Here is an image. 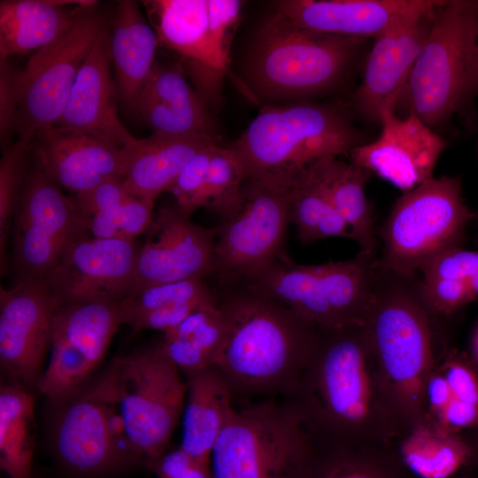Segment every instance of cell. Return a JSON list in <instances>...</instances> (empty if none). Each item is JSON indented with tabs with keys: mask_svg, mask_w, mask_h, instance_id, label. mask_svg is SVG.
I'll use <instances>...</instances> for the list:
<instances>
[{
	"mask_svg": "<svg viewBox=\"0 0 478 478\" xmlns=\"http://www.w3.org/2000/svg\"><path fill=\"white\" fill-rule=\"evenodd\" d=\"M318 451L386 448L405 433L365 326L322 330L289 396Z\"/></svg>",
	"mask_w": 478,
	"mask_h": 478,
	"instance_id": "1",
	"label": "cell"
},
{
	"mask_svg": "<svg viewBox=\"0 0 478 478\" xmlns=\"http://www.w3.org/2000/svg\"><path fill=\"white\" fill-rule=\"evenodd\" d=\"M218 301L227 335L215 366L234 399L289 396L322 330L246 287L222 289Z\"/></svg>",
	"mask_w": 478,
	"mask_h": 478,
	"instance_id": "2",
	"label": "cell"
},
{
	"mask_svg": "<svg viewBox=\"0 0 478 478\" xmlns=\"http://www.w3.org/2000/svg\"><path fill=\"white\" fill-rule=\"evenodd\" d=\"M410 277L382 268L366 331L405 435L426 422L425 387L436 360L431 312ZM404 435V436H405Z\"/></svg>",
	"mask_w": 478,
	"mask_h": 478,
	"instance_id": "3",
	"label": "cell"
},
{
	"mask_svg": "<svg viewBox=\"0 0 478 478\" xmlns=\"http://www.w3.org/2000/svg\"><path fill=\"white\" fill-rule=\"evenodd\" d=\"M361 40L306 29L274 11L253 37L245 82L254 97L266 102L323 93L343 80Z\"/></svg>",
	"mask_w": 478,
	"mask_h": 478,
	"instance_id": "4",
	"label": "cell"
},
{
	"mask_svg": "<svg viewBox=\"0 0 478 478\" xmlns=\"http://www.w3.org/2000/svg\"><path fill=\"white\" fill-rule=\"evenodd\" d=\"M360 144L359 131L343 112L303 102L264 107L229 147L242 158L246 177L291 180L310 164L349 156Z\"/></svg>",
	"mask_w": 478,
	"mask_h": 478,
	"instance_id": "5",
	"label": "cell"
},
{
	"mask_svg": "<svg viewBox=\"0 0 478 478\" xmlns=\"http://www.w3.org/2000/svg\"><path fill=\"white\" fill-rule=\"evenodd\" d=\"M478 0L443 1L409 78L397 97L430 127L459 112L475 94L474 46Z\"/></svg>",
	"mask_w": 478,
	"mask_h": 478,
	"instance_id": "6",
	"label": "cell"
},
{
	"mask_svg": "<svg viewBox=\"0 0 478 478\" xmlns=\"http://www.w3.org/2000/svg\"><path fill=\"white\" fill-rule=\"evenodd\" d=\"M317 449L286 400L235 408L211 456L214 478H309Z\"/></svg>",
	"mask_w": 478,
	"mask_h": 478,
	"instance_id": "7",
	"label": "cell"
},
{
	"mask_svg": "<svg viewBox=\"0 0 478 478\" xmlns=\"http://www.w3.org/2000/svg\"><path fill=\"white\" fill-rule=\"evenodd\" d=\"M52 405L53 451L69 472L96 477L144 466L128 443L110 363Z\"/></svg>",
	"mask_w": 478,
	"mask_h": 478,
	"instance_id": "8",
	"label": "cell"
},
{
	"mask_svg": "<svg viewBox=\"0 0 478 478\" xmlns=\"http://www.w3.org/2000/svg\"><path fill=\"white\" fill-rule=\"evenodd\" d=\"M291 181L246 177L241 209L217 227L212 275L222 289L245 286L274 265L290 259L285 245Z\"/></svg>",
	"mask_w": 478,
	"mask_h": 478,
	"instance_id": "9",
	"label": "cell"
},
{
	"mask_svg": "<svg viewBox=\"0 0 478 478\" xmlns=\"http://www.w3.org/2000/svg\"><path fill=\"white\" fill-rule=\"evenodd\" d=\"M474 214L456 177H432L404 193L382 230V268L412 277L444 251L459 247Z\"/></svg>",
	"mask_w": 478,
	"mask_h": 478,
	"instance_id": "10",
	"label": "cell"
},
{
	"mask_svg": "<svg viewBox=\"0 0 478 478\" xmlns=\"http://www.w3.org/2000/svg\"><path fill=\"white\" fill-rule=\"evenodd\" d=\"M110 365L128 443L147 467L166 451L182 414L185 381L160 342L114 357Z\"/></svg>",
	"mask_w": 478,
	"mask_h": 478,
	"instance_id": "11",
	"label": "cell"
},
{
	"mask_svg": "<svg viewBox=\"0 0 478 478\" xmlns=\"http://www.w3.org/2000/svg\"><path fill=\"white\" fill-rule=\"evenodd\" d=\"M89 235L73 197L66 196L34 161L11 230L15 281H43L69 247Z\"/></svg>",
	"mask_w": 478,
	"mask_h": 478,
	"instance_id": "12",
	"label": "cell"
},
{
	"mask_svg": "<svg viewBox=\"0 0 478 478\" xmlns=\"http://www.w3.org/2000/svg\"><path fill=\"white\" fill-rule=\"evenodd\" d=\"M81 11L62 35L35 51L22 70L16 133L31 143L60 118L78 73L104 28V18Z\"/></svg>",
	"mask_w": 478,
	"mask_h": 478,
	"instance_id": "13",
	"label": "cell"
},
{
	"mask_svg": "<svg viewBox=\"0 0 478 478\" xmlns=\"http://www.w3.org/2000/svg\"><path fill=\"white\" fill-rule=\"evenodd\" d=\"M120 303L96 300L57 307L50 360L36 385L51 404L73 394L96 374L122 325Z\"/></svg>",
	"mask_w": 478,
	"mask_h": 478,
	"instance_id": "14",
	"label": "cell"
},
{
	"mask_svg": "<svg viewBox=\"0 0 478 478\" xmlns=\"http://www.w3.org/2000/svg\"><path fill=\"white\" fill-rule=\"evenodd\" d=\"M59 302L42 280H17L0 289V365L8 382L29 390L45 369Z\"/></svg>",
	"mask_w": 478,
	"mask_h": 478,
	"instance_id": "15",
	"label": "cell"
},
{
	"mask_svg": "<svg viewBox=\"0 0 478 478\" xmlns=\"http://www.w3.org/2000/svg\"><path fill=\"white\" fill-rule=\"evenodd\" d=\"M139 249L136 240L86 235L69 247L43 281L59 305L121 302L134 293Z\"/></svg>",
	"mask_w": 478,
	"mask_h": 478,
	"instance_id": "16",
	"label": "cell"
},
{
	"mask_svg": "<svg viewBox=\"0 0 478 478\" xmlns=\"http://www.w3.org/2000/svg\"><path fill=\"white\" fill-rule=\"evenodd\" d=\"M144 235L132 296L152 286L212 275L217 227L194 223L174 203L155 212Z\"/></svg>",
	"mask_w": 478,
	"mask_h": 478,
	"instance_id": "17",
	"label": "cell"
},
{
	"mask_svg": "<svg viewBox=\"0 0 478 478\" xmlns=\"http://www.w3.org/2000/svg\"><path fill=\"white\" fill-rule=\"evenodd\" d=\"M379 122V136L355 147L349 154L351 162L404 193L434 177L444 139L415 114L397 115L391 104L382 110Z\"/></svg>",
	"mask_w": 478,
	"mask_h": 478,
	"instance_id": "18",
	"label": "cell"
},
{
	"mask_svg": "<svg viewBox=\"0 0 478 478\" xmlns=\"http://www.w3.org/2000/svg\"><path fill=\"white\" fill-rule=\"evenodd\" d=\"M35 162L61 189L80 194L111 179L123 180L129 147L55 126L35 136Z\"/></svg>",
	"mask_w": 478,
	"mask_h": 478,
	"instance_id": "19",
	"label": "cell"
},
{
	"mask_svg": "<svg viewBox=\"0 0 478 478\" xmlns=\"http://www.w3.org/2000/svg\"><path fill=\"white\" fill-rule=\"evenodd\" d=\"M440 0H281L274 11L298 26L321 34L377 37L410 18L435 11Z\"/></svg>",
	"mask_w": 478,
	"mask_h": 478,
	"instance_id": "20",
	"label": "cell"
},
{
	"mask_svg": "<svg viewBox=\"0 0 478 478\" xmlns=\"http://www.w3.org/2000/svg\"><path fill=\"white\" fill-rule=\"evenodd\" d=\"M435 11L404 20L374 38L354 96L358 110L368 120L379 122L386 106L395 107L428 35Z\"/></svg>",
	"mask_w": 478,
	"mask_h": 478,
	"instance_id": "21",
	"label": "cell"
},
{
	"mask_svg": "<svg viewBox=\"0 0 478 478\" xmlns=\"http://www.w3.org/2000/svg\"><path fill=\"white\" fill-rule=\"evenodd\" d=\"M110 60V39L104 28L82 65L64 111L54 126L126 148L137 138L119 118Z\"/></svg>",
	"mask_w": 478,
	"mask_h": 478,
	"instance_id": "22",
	"label": "cell"
},
{
	"mask_svg": "<svg viewBox=\"0 0 478 478\" xmlns=\"http://www.w3.org/2000/svg\"><path fill=\"white\" fill-rule=\"evenodd\" d=\"M158 44L181 54L198 81L200 97L217 105L224 73L217 67L209 40L207 0L143 2Z\"/></svg>",
	"mask_w": 478,
	"mask_h": 478,
	"instance_id": "23",
	"label": "cell"
},
{
	"mask_svg": "<svg viewBox=\"0 0 478 478\" xmlns=\"http://www.w3.org/2000/svg\"><path fill=\"white\" fill-rule=\"evenodd\" d=\"M136 114L153 133L216 137L207 105L191 89L181 63H155L139 96Z\"/></svg>",
	"mask_w": 478,
	"mask_h": 478,
	"instance_id": "24",
	"label": "cell"
},
{
	"mask_svg": "<svg viewBox=\"0 0 478 478\" xmlns=\"http://www.w3.org/2000/svg\"><path fill=\"white\" fill-rule=\"evenodd\" d=\"M217 143L208 135H168L152 133L129 147L124 187L132 195L156 201L167 192L187 163L200 150Z\"/></svg>",
	"mask_w": 478,
	"mask_h": 478,
	"instance_id": "25",
	"label": "cell"
},
{
	"mask_svg": "<svg viewBox=\"0 0 478 478\" xmlns=\"http://www.w3.org/2000/svg\"><path fill=\"white\" fill-rule=\"evenodd\" d=\"M184 375L186 397L180 447L192 457L211 464L215 443L235 409L234 397L215 366Z\"/></svg>",
	"mask_w": 478,
	"mask_h": 478,
	"instance_id": "26",
	"label": "cell"
},
{
	"mask_svg": "<svg viewBox=\"0 0 478 478\" xmlns=\"http://www.w3.org/2000/svg\"><path fill=\"white\" fill-rule=\"evenodd\" d=\"M110 54L123 105L136 113L143 88L156 63L157 35L138 4L119 2L113 17Z\"/></svg>",
	"mask_w": 478,
	"mask_h": 478,
	"instance_id": "27",
	"label": "cell"
},
{
	"mask_svg": "<svg viewBox=\"0 0 478 478\" xmlns=\"http://www.w3.org/2000/svg\"><path fill=\"white\" fill-rule=\"evenodd\" d=\"M91 236L136 240L154 216L155 201L130 194L120 179H111L73 197Z\"/></svg>",
	"mask_w": 478,
	"mask_h": 478,
	"instance_id": "28",
	"label": "cell"
},
{
	"mask_svg": "<svg viewBox=\"0 0 478 478\" xmlns=\"http://www.w3.org/2000/svg\"><path fill=\"white\" fill-rule=\"evenodd\" d=\"M307 166L347 224L359 252L375 254L378 243L372 210L366 196V185L371 173L336 157L324 158Z\"/></svg>",
	"mask_w": 478,
	"mask_h": 478,
	"instance_id": "29",
	"label": "cell"
},
{
	"mask_svg": "<svg viewBox=\"0 0 478 478\" xmlns=\"http://www.w3.org/2000/svg\"><path fill=\"white\" fill-rule=\"evenodd\" d=\"M81 12L54 0H2L0 60L50 43L73 25Z\"/></svg>",
	"mask_w": 478,
	"mask_h": 478,
	"instance_id": "30",
	"label": "cell"
},
{
	"mask_svg": "<svg viewBox=\"0 0 478 478\" xmlns=\"http://www.w3.org/2000/svg\"><path fill=\"white\" fill-rule=\"evenodd\" d=\"M242 287L284 305L319 329L343 328L321 292L315 265L281 261Z\"/></svg>",
	"mask_w": 478,
	"mask_h": 478,
	"instance_id": "31",
	"label": "cell"
},
{
	"mask_svg": "<svg viewBox=\"0 0 478 478\" xmlns=\"http://www.w3.org/2000/svg\"><path fill=\"white\" fill-rule=\"evenodd\" d=\"M378 266L374 254L362 252L349 260L315 265L321 292L343 328L366 325Z\"/></svg>",
	"mask_w": 478,
	"mask_h": 478,
	"instance_id": "32",
	"label": "cell"
},
{
	"mask_svg": "<svg viewBox=\"0 0 478 478\" xmlns=\"http://www.w3.org/2000/svg\"><path fill=\"white\" fill-rule=\"evenodd\" d=\"M227 335L220 304L200 307L160 342L165 355L183 374L215 366Z\"/></svg>",
	"mask_w": 478,
	"mask_h": 478,
	"instance_id": "33",
	"label": "cell"
},
{
	"mask_svg": "<svg viewBox=\"0 0 478 478\" xmlns=\"http://www.w3.org/2000/svg\"><path fill=\"white\" fill-rule=\"evenodd\" d=\"M35 395L5 381L0 386V467L9 478H33Z\"/></svg>",
	"mask_w": 478,
	"mask_h": 478,
	"instance_id": "34",
	"label": "cell"
},
{
	"mask_svg": "<svg viewBox=\"0 0 478 478\" xmlns=\"http://www.w3.org/2000/svg\"><path fill=\"white\" fill-rule=\"evenodd\" d=\"M397 456L418 478H452L470 466L472 451L461 434L424 422L400 439Z\"/></svg>",
	"mask_w": 478,
	"mask_h": 478,
	"instance_id": "35",
	"label": "cell"
},
{
	"mask_svg": "<svg viewBox=\"0 0 478 478\" xmlns=\"http://www.w3.org/2000/svg\"><path fill=\"white\" fill-rule=\"evenodd\" d=\"M289 221L303 245L329 237L351 239L349 227L335 210L308 166L292 179L289 191Z\"/></svg>",
	"mask_w": 478,
	"mask_h": 478,
	"instance_id": "36",
	"label": "cell"
},
{
	"mask_svg": "<svg viewBox=\"0 0 478 478\" xmlns=\"http://www.w3.org/2000/svg\"><path fill=\"white\" fill-rule=\"evenodd\" d=\"M402 466L386 448L318 451L309 478H401Z\"/></svg>",
	"mask_w": 478,
	"mask_h": 478,
	"instance_id": "37",
	"label": "cell"
},
{
	"mask_svg": "<svg viewBox=\"0 0 478 478\" xmlns=\"http://www.w3.org/2000/svg\"><path fill=\"white\" fill-rule=\"evenodd\" d=\"M245 179V166L240 156L229 146L217 144L208 169L207 208L219 216L220 222L229 220L241 209Z\"/></svg>",
	"mask_w": 478,
	"mask_h": 478,
	"instance_id": "38",
	"label": "cell"
},
{
	"mask_svg": "<svg viewBox=\"0 0 478 478\" xmlns=\"http://www.w3.org/2000/svg\"><path fill=\"white\" fill-rule=\"evenodd\" d=\"M30 143L17 139L3 150L0 160V268L6 274L10 268L7 247L18 201L28 169L27 153Z\"/></svg>",
	"mask_w": 478,
	"mask_h": 478,
	"instance_id": "39",
	"label": "cell"
},
{
	"mask_svg": "<svg viewBox=\"0 0 478 478\" xmlns=\"http://www.w3.org/2000/svg\"><path fill=\"white\" fill-rule=\"evenodd\" d=\"M218 298L208 287L204 278H192L150 287L120 303L121 322L145 312L185 303H217Z\"/></svg>",
	"mask_w": 478,
	"mask_h": 478,
	"instance_id": "40",
	"label": "cell"
},
{
	"mask_svg": "<svg viewBox=\"0 0 478 478\" xmlns=\"http://www.w3.org/2000/svg\"><path fill=\"white\" fill-rule=\"evenodd\" d=\"M213 143L195 155L183 167L167 192L171 193L179 209L187 216L200 207H208V169Z\"/></svg>",
	"mask_w": 478,
	"mask_h": 478,
	"instance_id": "41",
	"label": "cell"
},
{
	"mask_svg": "<svg viewBox=\"0 0 478 478\" xmlns=\"http://www.w3.org/2000/svg\"><path fill=\"white\" fill-rule=\"evenodd\" d=\"M242 6L243 2L239 0H207L211 50L218 69L224 74Z\"/></svg>",
	"mask_w": 478,
	"mask_h": 478,
	"instance_id": "42",
	"label": "cell"
},
{
	"mask_svg": "<svg viewBox=\"0 0 478 478\" xmlns=\"http://www.w3.org/2000/svg\"><path fill=\"white\" fill-rule=\"evenodd\" d=\"M437 368L447 381L453 397L478 406V369L466 356L451 350Z\"/></svg>",
	"mask_w": 478,
	"mask_h": 478,
	"instance_id": "43",
	"label": "cell"
},
{
	"mask_svg": "<svg viewBox=\"0 0 478 478\" xmlns=\"http://www.w3.org/2000/svg\"><path fill=\"white\" fill-rule=\"evenodd\" d=\"M420 294L431 313L451 314L472 302L466 281L423 279Z\"/></svg>",
	"mask_w": 478,
	"mask_h": 478,
	"instance_id": "44",
	"label": "cell"
},
{
	"mask_svg": "<svg viewBox=\"0 0 478 478\" xmlns=\"http://www.w3.org/2000/svg\"><path fill=\"white\" fill-rule=\"evenodd\" d=\"M22 70L0 60V138L3 150L9 147L10 138L16 133L20 102Z\"/></svg>",
	"mask_w": 478,
	"mask_h": 478,
	"instance_id": "45",
	"label": "cell"
},
{
	"mask_svg": "<svg viewBox=\"0 0 478 478\" xmlns=\"http://www.w3.org/2000/svg\"><path fill=\"white\" fill-rule=\"evenodd\" d=\"M421 272L423 279L466 281L478 274V251L464 250L460 246L452 248L436 257Z\"/></svg>",
	"mask_w": 478,
	"mask_h": 478,
	"instance_id": "46",
	"label": "cell"
},
{
	"mask_svg": "<svg viewBox=\"0 0 478 478\" xmlns=\"http://www.w3.org/2000/svg\"><path fill=\"white\" fill-rule=\"evenodd\" d=\"M158 478H214L211 464L203 462L181 447L166 451L147 466Z\"/></svg>",
	"mask_w": 478,
	"mask_h": 478,
	"instance_id": "47",
	"label": "cell"
},
{
	"mask_svg": "<svg viewBox=\"0 0 478 478\" xmlns=\"http://www.w3.org/2000/svg\"><path fill=\"white\" fill-rule=\"evenodd\" d=\"M432 425L451 434H461L478 425V406L453 397Z\"/></svg>",
	"mask_w": 478,
	"mask_h": 478,
	"instance_id": "48",
	"label": "cell"
},
{
	"mask_svg": "<svg viewBox=\"0 0 478 478\" xmlns=\"http://www.w3.org/2000/svg\"><path fill=\"white\" fill-rule=\"evenodd\" d=\"M452 399L451 388L436 366L425 387L426 422L435 423Z\"/></svg>",
	"mask_w": 478,
	"mask_h": 478,
	"instance_id": "49",
	"label": "cell"
},
{
	"mask_svg": "<svg viewBox=\"0 0 478 478\" xmlns=\"http://www.w3.org/2000/svg\"><path fill=\"white\" fill-rule=\"evenodd\" d=\"M461 435L466 440L472 451L470 466L478 469V425L461 433Z\"/></svg>",
	"mask_w": 478,
	"mask_h": 478,
	"instance_id": "50",
	"label": "cell"
},
{
	"mask_svg": "<svg viewBox=\"0 0 478 478\" xmlns=\"http://www.w3.org/2000/svg\"><path fill=\"white\" fill-rule=\"evenodd\" d=\"M474 88L478 93V16L475 26V46H474Z\"/></svg>",
	"mask_w": 478,
	"mask_h": 478,
	"instance_id": "51",
	"label": "cell"
},
{
	"mask_svg": "<svg viewBox=\"0 0 478 478\" xmlns=\"http://www.w3.org/2000/svg\"><path fill=\"white\" fill-rule=\"evenodd\" d=\"M471 359L478 369V327L476 328L472 337Z\"/></svg>",
	"mask_w": 478,
	"mask_h": 478,
	"instance_id": "52",
	"label": "cell"
},
{
	"mask_svg": "<svg viewBox=\"0 0 478 478\" xmlns=\"http://www.w3.org/2000/svg\"><path fill=\"white\" fill-rule=\"evenodd\" d=\"M472 302L478 300V274L466 281Z\"/></svg>",
	"mask_w": 478,
	"mask_h": 478,
	"instance_id": "53",
	"label": "cell"
},
{
	"mask_svg": "<svg viewBox=\"0 0 478 478\" xmlns=\"http://www.w3.org/2000/svg\"><path fill=\"white\" fill-rule=\"evenodd\" d=\"M452 478H473V477H470V476H454Z\"/></svg>",
	"mask_w": 478,
	"mask_h": 478,
	"instance_id": "54",
	"label": "cell"
}]
</instances>
